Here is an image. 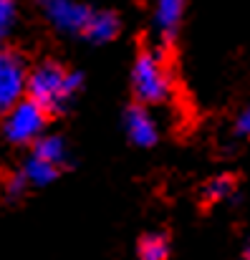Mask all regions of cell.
<instances>
[{
	"label": "cell",
	"mask_w": 250,
	"mask_h": 260,
	"mask_svg": "<svg viewBox=\"0 0 250 260\" xmlns=\"http://www.w3.org/2000/svg\"><path fill=\"white\" fill-rule=\"evenodd\" d=\"M33 157H41L56 167H64L66 159H69V149H66V142L61 137H41L36 144H33Z\"/></svg>",
	"instance_id": "30bf717a"
},
{
	"label": "cell",
	"mask_w": 250,
	"mask_h": 260,
	"mask_svg": "<svg viewBox=\"0 0 250 260\" xmlns=\"http://www.w3.org/2000/svg\"><path fill=\"white\" fill-rule=\"evenodd\" d=\"M169 245L165 235H147L139 243V260H167Z\"/></svg>",
	"instance_id": "8fae6325"
},
{
	"label": "cell",
	"mask_w": 250,
	"mask_h": 260,
	"mask_svg": "<svg viewBox=\"0 0 250 260\" xmlns=\"http://www.w3.org/2000/svg\"><path fill=\"white\" fill-rule=\"evenodd\" d=\"M184 5H187V0H157L154 25L165 41H172L177 36V28H179L182 15H184Z\"/></svg>",
	"instance_id": "ba28073f"
},
{
	"label": "cell",
	"mask_w": 250,
	"mask_h": 260,
	"mask_svg": "<svg viewBox=\"0 0 250 260\" xmlns=\"http://www.w3.org/2000/svg\"><path fill=\"white\" fill-rule=\"evenodd\" d=\"M48 111H43L36 101H30L28 96L23 101H18L10 111L3 114V137L10 144H36L48 124Z\"/></svg>",
	"instance_id": "3957f363"
},
{
	"label": "cell",
	"mask_w": 250,
	"mask_h": 260,
	"mask_svg": "<svg viewBox=\"0 0 250 260\" xmlns=\"http://www.w3.org/2000/svg\"><path fill=\"white\" fill-rule=\"evenodd\" d=\"M15 23H18V3L15 0H0V48L10 38Z\"/></svg>",
	"instance_id": "7c38bea8"
},
{
	"label": "cell",
	"mask_w": 250,
	"mask_h": 260,
	"mask_svg": "<svg viewBox=\"0 0 250 260\" xmlns=\"http://www.w3.org/2000/svg\"><path fill=\"white\" fill-rule=\"evenodd\" d=\"M121 30V20L116 13L111 10H93L88 23H86V30H83V38L91 41V43H109L119 36Z\"/></svg>",
	"instance_id": "52a82bcc"
},
{
	"label": "cell",
	"mask_w": 250,
	"mask_h": 260,
	"mask_svg": "<svg viewBox=\"0 0 250 260\" xmlns=\"http://www.w3.org/2000/svg\"><path fill=\"white\" fill-rule=\"evenodd\" d=\"M124 126H127V137H129L137 147H154L157 139H160L157 124H154V119L149 116V111H147L142 104L127 109Z\"/></svg>",
	"instance_id": "8992f818"
},
{
	"label": "cell",
	"mask_w": 250,
	"mask_h": 260,
	"mask_svg": "<svg viewBox=\"0 0 250 260\" xmlns=\"http://www.w3.org/2000/svg\"><path fill=\"white\" fill-rule=\"evenodd\" d=\"M233 192H235V179L230 174H220V177H215L205 184V197L212 200V202H220V200L230 197Z\"/></svg>",
	"instance_id": "4fadbf2b"
},
{
	"label": "cell",
	"mask_w": 250,
	"mask_h": 260,
	"mask_svg": "<svg viewBox=\"0 0 250 260\" xmlns=\"http://www.w3.org/2000/svg\"><path fill=\"white\" fill-rule=\"evenodd\" d=\"M81 88V74L64 69L56 61H41L28 71V88L25 96L36 101L43 111L58 114Z\"/></svg>",
	"instance_id": "6da1fadb"
},
{
	"label": "cell",
	"mask_w": 250,
	"mask_h": 260,
	"mask_svg": "<svg viewBox=\"0 0 250 260\" xmlns=\"http://www.w3.org/2000/svg\"><path fill=\"white\" fill-rule=\"evenodd\" d=\"M43 5V15L46 20L61 30V33H71V36H83L86 30V23L91 18V8L83 5V3H76V0H41Z\"/></svg>",
	"instance_id": "5b68a950"
},
{
	"label": "cell",
	"mask_w": 250,
	"mask_h": 260,
	"mask_svg": "<svg viewBox=\"0 0 250 260\" xmlns=\"http://www.w3.org/2000/svg\"><path fill=\"white\" fill-rule=\"evenodd\" d=\"M235 134L250 137V104L245 109H240V114H238V119H235Z\"/></svg>",
	"instance_id": "9a60e30c"
},
{
	"label": "cell",
	"mask_w": 250,
	"mask_h": 260,
	"mask_svg": "<svg viewBox=\"0 0 250 260\" xmlns=\"http://www.w3.org/2000/svg\"><path fill=\"white\" fill-rule=\"evenodd\" d=\"M245 260H250V240H248V248H245Z\"/></svg>",
	"instance_id": "2e32d148"
},
{
	"label": "cell",
	"mask_w": 250,
	"mask_h": 260,
	"mask_svg": "<svg viewBox=\"0 0 250 260\" xmlns=\"http://www.w3.org/2000/svg\"><path fill=\"white\" fill-rule=\"evenodd\" d=\"M58 172H61V167H56V165H51V162H46L41 157H33V154L25 159V165L20 170V174L28 182V187H46V184L56 182Z\"/></svg>",
	"instance_id": "9c48e42d"
},
{
	"label": "cell",
	"mask_w": 250,
	"mask_h": 260,
	"mask_svg": "<svg viewBox=\"0 0 250 260\" xmlns=\"http://www.w3.org/2000/svg\"><path fill=\"white\" fill-rule=\"evenodd\" d=\"M132 88L137 101L144 104H162L172 93V79L165 61L154 51H142L132 69Z\"/></svg>",
	"instance_id": "7a4b0ae2"
},
{
	"label": "cell",
	"mask_w": 250,
	"mask_h": 260,
	"mask_svg": "<svg viewBox=\"0 0 250 260\" xmlns=\"http://www.w3.org/2000/svg\"><path fill=\"white\" fill-rule=\"evenodd\" d=\"M28 71L30 69L25 66V58L18 51L5 46L0 48V116L25 99Z\"/></svg>",
	"instance_id": "277c9868"
},
{
	"label": "cell",
	"mask_w": 250,
	"mask_h": 260,
	"mask_svg": "<svg viewBox=\"0 0 250 260\" xmlns=\"http://www.w3.org/2000/svg\"><path fill=\"white\" fill-rule=\"evenodd\" d=\"M28 189V182H25V177L18 172V174H13V177H8V182H5V194L8 197H20L23 192Z\"/></svg>",
	"instance_id": "5bb4252c"
}]
</instances>
